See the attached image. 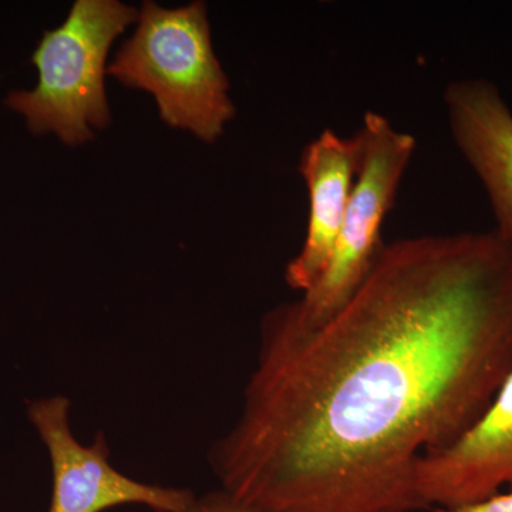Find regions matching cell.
Instances as JSON below:
<instances>
[{"instance_id":"6da1fadb","label":"cell","mask_w":512,"mask_h":512,"mask_svg":"<svg viewBox=\"0 0 512 512\" xmlns=\"http://www.w3.org/2000/svg\"><path fill=\"white\" fill-rule=\"evenodd\" d=\"M512 372V242L491 231L383 244L325 322L261 323L237 423L210 451L261 512H414L419 461L480 421Z\"/></svg>"},{"instance_id":"7a4b0ae2","label":"cell","mask_w":512,"mask_h":512,"mask_svg":"<svg viewBox=\"0 0 512 512\" xmlns=\"http://www.w3.org/2000/svg\"><path fill=\"white\" fill-rule=\"evenodd\" d=\"M107 74L130 89L153 94L160 119L215 143L237 110L229 80L212 49L207 5L167 9L144 2L134 35Z\"/></svg>"},{"instance_id":"3957f363","label":"cell","mask_w":512,"mask_h":512,"mask_svg":"<svg viewBox=\"0 0 512 512\" xmlns=\"http://www.w3.org/2000/svg\"><path fill=\"white\" fill-rule=\"evenodd\" d=\"M140 10L117 0H77L59 28L46 30L33 52L39 79L32 90H13L5 104L36 136L55 134L66 146L93 140L111 124L104 77L117 39Z\"/></svg>"},{"instance_id":"277c9868","label":"cell","mask_w":512,"mask_h":512,"mask_svg":"<svg viewBox=\"0 0 512 512\" xmlns=\"http://www.w3.org/2000/svg\"><path fill=\"white\" fill-rule=\"evenodd\" d=\"M363 157L338 238L322 275L296 301L285 303L293 318L316 326L339 311L365 281L380 248L384 218L416 151V138L397 130L389 119L367 111L357 130Z\"/></svg>"},{"instance_id":"5b68a950","label":"cell","mask_w":512,"mask_h":512,"mask_svg":"<svg viewBox=\"0 0 512 512\" xmlns=\"http://www.w3.org/2000/svg\"><path fill=\"white\" fill-rule=\"evenodd\" d=\"M72 403L52 396L29 403L28 416L47 448L53 474L49 512H104L126 504L146 505L156 512H183L195 500L187 488L140 483L109 463L104 433L83 446L70 426Z\"/></svg>"},{"instance_id":"8992f818","label":"cell","mask_w":512,"mask_h":512,"mask_svg":"<svg viewBox=\"0 0 512 512\" xmlns=\"http://www.w3.org/2000/svg\"><path fill=\"white\" fill-rule=\"evenodd\" d=\"M414 487L426 510L463 507L511 490L512 372L473 429L421 458Z\"/></svg>"},{"instance_id":"52a82bcc","label":"cell","mask_w":512,"mask_h":512,"mask_svg":"<svg viewBox=\"0 0 512 512\" xmlns=\"http://www.w3.org/2000/svg\"><path fill=\"white\" fill-rule=\"evenodd\" d=\"M444 104L454 144L487 192L494 229L512 242V111L485 79L448 84Z\"/></svg>"},{"instance_id":"ba28073f","label":"cell","mask_w":512,"mask_h":512,"mask_svg":"<svg viewBox=\"0 0 512 512\" xmlns=\"http://www.w3.org/2000/svg\"><path fill=\"white\" fill-rule=\"evenodd\" d=\"M363 148L357 133L340 137L325 130L303 150L299 173L309 194V221L299 254L289 262L285 282L305 293L328 264L362 164Z\"/></svg>"},{"instance_id":"9c48e42d","label":"cell","mask_w":512,"mask_h":512,"mask_svg":"<svg viewBox=\"0 0 512 512\" xmlns=\"http://www.w3.org/2000/svg\"><path fill=\"white\" fill-rule=\"evenodd\" d=\"M183 512H261L255 508L238 503L224 491H215L192 501L190 507Z\"/></svg>"},{"instance_id":"30bf717a","label":"cell","mask_w":512,"mask_h":512,"mask_svg":"<svg viewBox=\"0 0 512 512\" xmlns=\"http://www.w3.org/2000/svg\"><path fill=\"white\" fill-rule=\"evenodd\" d=\"M430 512H512V488L508 493H498L478 503L457 508H433Z\"/></svg>"}]
</instances>
